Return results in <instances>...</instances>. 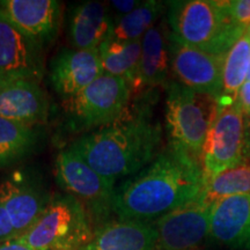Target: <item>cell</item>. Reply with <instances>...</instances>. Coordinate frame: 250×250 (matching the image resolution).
I'll return each instance as SVG.
<instances>
[{
	"mask_svg": "<svg viewBox=\"0 0 250 250\" xmlns=\"http://www.w3.org/2000/svg\"><path fill=\"white\" fill-rule=\"evenodd\" d=\"M212 206L199 201L177 208L155 221V250H198L210 234Z\"/></svg>",
	"mask_w": 250,
	"mask_h": 250,
	"instance_id": "cell-11",
	"label": "cell"
},
{
	"mask_svg": "<svg viewBox=\"0 0 250 250\" xmlns=\"http://www.w3.org/2000/svg\"><path fill=\"white\" fill-rule=\"evenodd\" d=\"M109 7L112 9L111 13L114 19L124 17V15L131 13L140 5V1L136 0H114L109 2Z\"/></svg>",
	"mask_w": 250,
	"mask_h": 250,
	"instance_id": "cell-27",
	"label": "cell"
},
{
	"mask_svg": "<svg viewBox=\"0 0 250 250\" xmlns=\"http://www.w3.org/2000/svg\"><path fill=\"white\" fill-rule=\"evenodd\" d=\"M131 95L126 81L103 73L83 92L64 101L71 129L87 133L114 123L127 110Z\"/></svg>",
	"mask_w": 250,
	"mask_h": 250,
	"instance_id": "cell-6",
	"label": "cell"
},
{
	"mask_svg": "<svg viewBox=\"0 0 250 250\" xmlns=\"http://www.w3.org/2000/svg\"><path fill=\"white\" fill-rule=\"evenodd\" d=\"M245 160L250 159V117H245Z\"/></svg>",
	"mask_w": 250,
	"mask_h": 250,
	"instance_id": "cell-29",
	"label": "cell"
},
{
	"mask_svg": "<svg viewBox=\"0 0 250 250\" xmlns=\"http://www.w3.org/2000/svg\"><path fill=\"white\" fill-rule=\"evenodd\" d=\"M55 175L59 186L85 205L95 232L110 223L108 218L114 213L116 184L100 175L68 148L58 153Z\"/></svg>",
	"mask_w": 250,
	"mask_h": 250,
	"instance_id": "cell-7",
	"label": "cell"
},
{
	"mask_svg": "<svg viewBox=\"0 0 250 250\" xmlns=\"http://www.w3.org/2000/svg\"><path fill=\"white\" fill-rule=\"evenodd\" d=\"M152 98L151 90L144 92L116 122L81 134L67 148L114 184L139 173L162 149V126L153 116Z\"/></svg>",
	"mask_w": 250,
	"mask_h": 250,
	"instance_id": "cell-2",
	"label": "cell"
},
{
	"mask_svg": "<svg viewBox=\"0 0 250 250\" xmlns=\"http://www.w3.org/2000/svg\"><path fill=\"white\" fill-rule=\"evenodd\" d=\"M167 4L156 0H147L131 13L114 19L111 39L120 42H133L142 40L144 35L155 26L156 21L164 14Z\"/></svg>",
	"mask_w": 250,
	"mask_h": 250,
	"instance_id": "cell-23",
	"label": "cell"
},
{
	"mask_svg": "<svg viewBox=\"0 0 250 250\" xmlns=\"http://www.w3.org/2000/svg\"><path fill=\"white\" fill-rule=\"evenodd\" d=\"M114 17L109 5L86 1L77 6L71 15L68 39L72 49L99 50L111 39Z\"/></svg>",
	"mask_w": 250,
	"mask_h": 250,
	"instance_id": "cell-18",
	"label": "cell"
},
{
	"mask_svg": "<svg viewBox=\"0 0 250 250\" xmlns=\"http://www.w3.org/2000/svg\"><path fill=\"white\" fill-rule=\"evenodd\" d=\"M228 9L233 21L239 28L247 31L250 28V0H230Z\"/></svg>",
	"mask_w": 250,
	"mask_h": 250,
	"instance_id": "cell-25",
	"label": "cell"
},
{
	"mask_svg": "<svg viewBox=\"0 0 250 250\" xmlns=\"http://www.w3.org/2000/svg\"><path fill=\"white\" fill-rule=\"evenodd\" d=\"M103 73L118 77L129 83L132 93L138 80L142 40L120 42L109 39L99 49Z\"/></svg>",
	"mask_w": 250,
	"mask_h": 250,
	"instance_id": "cell-20",
	"label": "cell"
},
{
	"mask_svg": "<svg viewBox=\"0 0 250 250\" xmlns=\"http://www.w3.org/2000/svg\"><path fill=\"white\" fill-rule=\"evenodd\" d=\"M0 250H34L29 248V247L23 245V243H20L17 240H13V241H8L5 243H1L0 245Z\"/></svg>",
	"mask_w": 250,
	"mask_h": 250,
	"instance_id": "cell-30",
	"label": "cell"
},
{
	"mask_svg": "<svg viewBox=\"0 0 250 250\" xmlns=\"http://www.w3.org/2000/svg\"><path fill=\"white\" fill-rule=\"evenodd\" d=\"M198 250H201V249H198Z\"/></svg>",
	"mask_w": 250,
	"mask_h": 250,
	"instance_id": "cell-33",
	"label": "cell"
},
{
	"mask_svg": "<svg viewBox=\"0 0 250 250\" xmlns=\"http://www.w3.org/2000/svg\"><path fill=\"white\" fill-rule=\"evenodd\" d=\"M208 236L232 250H250V193L226 197L212 205Z\"/></svg>",
	"mask_w": 250,
	"mask_h": 250,
	"instance_id": "cell-15",
	"label": "cell"
},
{
	"mask_svg": "<svg viewBox=\"0 0 250 250\" xmlns=\"http://www.w3.org/2000/svg\"><path fill=\"white\" fill-rule=\"evenodd\" d=\"M169 26L167 19L153 26L142 39V56L138 80L134 92L152 90L165 87L169 83V50H168Z\"/></svg>",
	"mask_w": 250,
	"mask_h": 250,
	"instance_id": "cell-17",
	"label": "cell"
},
{
	"mask_svg": "<svg viewBox=\"0 0 250 250\" xmlns=\"http://www.w3.org/2000/svg\"><path fill=\"white\" fill-rule=\"evenodd\" d=\"M247 31H248V34H249V35H250V28H249V29H248V30H247Z\"/></svg>",
	"mask_w": 250,
	"mask_h": 250,
	"instance_id": "cell-32",
	"label": "cell"
},
{
	"mask_svg": "<svg viewBox=\"0 0 250 250\" xmlns=\"http://www.w3.org/2000/svg\"><path fill=\"white\" fill-rule=\"evenodd\" d=\"M50 199L23 171L12 174L0 183V203L7 212L18 239L36 224Z\"/></svg>",
	"mask_w": 250,
	"mask_h": 250,
	"instance_id": "cell-12",
	"label": "cell"
},
{
	"mask_svg": "<svg viewBox=\"0 0 250 250\" xmlns=\"http://www.w3.org/2000/svg\"><path fill=\"white\" fill-rule=\"evenodd\" d=\"M166 4L170 31L188 45L225 55L246 33L233 21L228 1L175 0Z\"/></svg>",
	"mask_w": 250,
	"mask_h": 250,
	"instance_id": "cell-3",
	"label": "cell"
},
{
	"mask_svg": "<svg viewBox=\"0 0 250 250\" xmlns=\"http://www.w3.org/2000/svg\"><path fill=\"white\" fill-rule=\"evenodd\" d=\"M205 184L202 161L168 143L147 167L116 186L114 213L121 221L154 224L198 201Z\"/></svg>",
	"mask_w": 250,
	"mask_h": 250,
	"instance_id": "cell-1",
	"label": "cell"
},
{
	"mask_svg": "<svg viewBox=\"0 0 250 250\" xmlns=\"http://www.w3.org/2000/svg\"><path fill=\"white\" fill-rule=\"evenodd\" d=\"M247 80L250 81V65H249V71H248V77H247Z\"/></svg>",
	"mask_w": 250,
	"mask_h": 250,
	"instance_id": "cell-31",
	"label": "cell"
},
{
	"mask_svg": "<svg viewBox=\"0 0 250 250\" xmlns=\"http://www.w3.org/2000/svg\"><path fill=\"white\" fill-rule=\"evenodd\" d=\"M43 49L0 11V87L19 80L40 83L45 72Z\"/></svg>",
	"mask_w": 250,
	"mask_h": 250,
	"instance_id": "cell-9",
	"label": "cell"
},
{
	"mask_svg": "<svg viewBox=\"0 0 250 250\" xmlns=\"http://www.w3.org/2000/svg\"><path fill=\"white\" fill-rule=\"evenodd\" d=\"M166 127L169 143L202 161V152L218 112V101L176 80L166 86Z\"/></svg>",
	"mask_w": 250,
	"mask_h": 250,
	"instance_id": "cell-5",
	"label": "cell"
},
{
	"mask_svg": "<svg viewBox=\"0 0 250 250\" xmlns=\"http://www.w3.org/2000/svg\"><path fill=\"white\" fill-rule=\"evenodd\" d=\"M0 11L43 48L58 35L61 4L56 0H2Z\"/></svg>",
	"mask_w": 250,
	"mask_h": 250,
	"instance_id": "cell-14",
	"label": "cell"
},
{
	"mask_svg": "<svg viewBox=\"0 0 250 250\" xmlns=\"http://www.w3.org/2000/svg\"><path fill=\"white\" fill-rule=\"evenodd\" d=\"M158 232L154 224L142 221H110L95 232L80 250H155Z\"/></svg>",
	"mask_w": 250,
	"mask_h": 250,
	"instance_id": "cell-19",
	"label": "cell"
},
{
	"mask_svg": "<svg viewBox=\"0 0 250 250\" xmlns=\"http://www.w3.org/2000/svg\"><path fill=\"white\" fill-rule=\"evenodd\" d=\"M18 235L12 225L4 205L0 203V245L1 243L17 240Z\"/></svg>",
	"mask_w": 250,
	"mask_h": 250,
	"instance_id": "cell-26",
	"label": "cell"
},
{
	"mask_svg": "<svg viewBox=\"0 0 250 250\" xmlns=\"http://www.w3.org/2000/svg\"><path fill=\"white\" fill-rule=\"evenodd\" d=\"M95 228L85 205L70 193L51 197L36 224L17 241L34 250H80Z\"/></svg>",
	"mask_w": 250,
	"mask_h": 250,
	"instance_id": "cell-4",
	"label": "cell"
},
{
	"mask_svg": "<svg viewBox=\"0 0 250 250\" xmlns=\"http://www.w3.org/2000/svg\"><path fill=\"white\" fill-rule=\"evenodd\" d=\"M237 104L243 112V116L250 117V81L247 80L241 87L237 96Z\"/></svg>",
	"mask_w": 250,
	"mask_h": 250,
	"instance_id": "cell-28",
	"label": "cell"
},
{
	"mask_svg": "<svg viewBox=\"0 0 250 250\" xmlns=\"http://www.w3.org/2000/svg\"><path fill=\"white\" fill-rule=\"evenodd\" d=\"M102 74L99 50L62 49L51 62L49 78L65 101L83 92Z\"/></svg>",
	"mask_w": 250,
	"mask_h": 250,
	"instance_id": "cell-13",
	"label": "cell"
},
{
	"mask_svg": "<svg viewBox=\"0 0 250 250\" xmlns=\"http://www.w3.org/2000/svg\"><path fill=\"white\" fill-rule=\"evenodd\" d=\"M39 142L34 126L0 117V169L27 156Z\"/></svg>",
	"mask_w": 250,
	"mask_h": 250,
	"instance_id": "cell-22",
	"label": "cell"
},
{
	"mask_svg": "<svg viewBox=\"0 0 250 250\" xmlns=\"http://www.w3.org/2000/svg\"><path fill=\"white\" fill-rule=\"evenodd\" d=\"M170 72L177 83L196 92L219 99L225 55H214L177 39L169 29L168 35Z\"/></svg>",
	"mask_w": 250,
	"mask_h": 250,
	"instance_id": "cell-10",
	"label": "cell"
},
{
	"mask_svg": "<svg viewBox=\"0 0 250 250\" xmlns=\"http://www.w3.org/2000/svg\"><path fill=\"white\" fill-rule=\"evenodd\" d=\"M48 116L49 100L39 83L19 80L0 87V117L34 126Z\"/></svg>",
	"mask_w": 250,
	"mask_h": 250,
	"instance_id": "cell-16",
	"label": "cell"
},
{
	"mask_svg": "<svg viewBox=\"0 0 250 250\" xmlns=\"http://www.w3.org/2000/svg\"><path fill=\"white\" fill-rule=\"evenodd\" d=\"M250 193V159L225 170L206 183L198 201L212 206L226 197Z\"/></svg>",
	"mask_w": 250,
	"mask_h": 250,
	"instance_id": "cell-24",
	"label": "cell"
},
{
	"mask_svg": "<svg viewBox=\"0 0 250 250\" xmlns=\"http://www.w3.org/2000/svg\"><path fill=\"white\" fill-rule=\"evenodd\" d=\"M245 116L237 104L219 107L202 152L205 183L245 161ZM206 186V184H205Z\"/></svg>",
	"mask_w": 250,
	"mask_h": 250,
	"instance_id": "cell-8",
	"label": "cell"
},
{
	"mask_svg": "<svg viewBox=\"0 0 250 250\" xmlns=\"http://www.w3.org/2000/svg\"><path fill=\"white\" fill-rule=\"evenodd\" d=\"M250 65V35L246 31L225 55L219 107L237 101L239 92L247 81Z\"/></svg>",
	"mask_w": 250,
	"mask_h": 250,
	"instance_id": "cell-21",
	"label": "cell"
}]
</instances>
